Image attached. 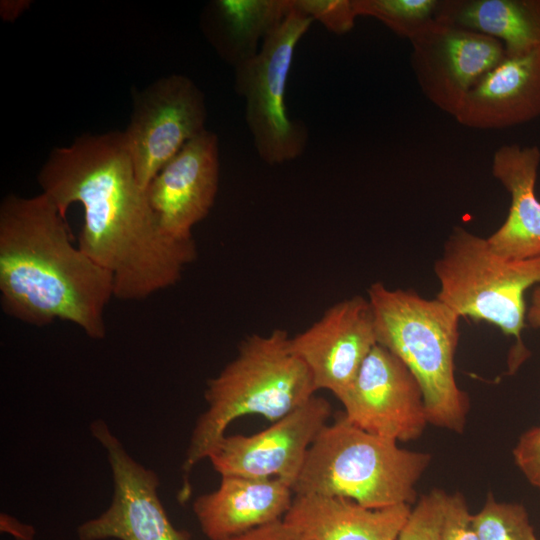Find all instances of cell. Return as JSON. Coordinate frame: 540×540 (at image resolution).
Returning <instances> with one entry per match:
<instances>
[{
    "mask_svg": "<svg viewBox=\"0 0 540 540\" xmlns=\"http://www.w3.org/2000/svg\"><path fill=\"white\" fill-rule=\"evenodd\" d=\"M38 182L62 216L74 203L83 207L78 246L112 274L120 300L175 285L196 259L194 239L176 240L161 229L122 131L82 135L53 149Z\"/></svg>",
    "mask_w": 540,
    "mask_h": 540,
    "instance_id": "1",
    "label": "cell"
},
{
    "mask_svg": "<svg viewBox=\"0 0 540 540\" xmlns=\"http://www.w3.org/2000/svg\"><path fill=\"white\" fill-rule=\"evenodd\" d=\"M112 274L71 242L65 217L44 193L6 196L0 205V300L24 323L70 322L88 337L106 335Z\"/></svg>",
    "mask_w": 540,
    "mask_h": 540,
    "instance_id": "2",
    "label": "cell"
},
{
    "mask_svg": "<svg viewBox=\"0 0 540 540\" xmlns=\"http://www.w3.org/2000/svg\"><path fill=\"white\" fill-rule=\"evenodd\" d=\"M290 340L281 329L251 335L241 343L237 356L208 380L207 408L194 425L182 464L179 501L190 495L194 467L208 458L234 420L258 415L273 423L315 395L312 375L293 352Z\"/></svg>",
    "mask_w": 540,
    "mask_h": 540,
    "instance_id": "3",
    "label": "cell"
},
{
    "mask_svg": "<svg viewBox=\"0 0 540 540\" xmlns=\"http://www.w3.org/2000/svg\"><path fill=\"white\" fill-rule=\"evenodd\" d=\"M377 344L397 356L418 381L428 422L462 432L469 399L456 382L460 316L441 300L381 282L367 292Z\"/></svg>",
    "mask_w": 540,
    "mask_h": 540,
    "instance_id": "4",
    "label": "cell"
},
{
    "mask_svg": "<svg viewBox=\"0 0 540 540\" xmlns=\"http://www.w3.org/2000/svg\"><path fill=\"white\" fill-rule=\"evenodd\" d=\"M430 460V454L400 448L342 414L313 441L293 491L343 497L373 509L411 505Z\"/></svg>",
    "mask_w": 540,
    "mask_h": 540,
    "instance_id": "5",
    "label": "cell"
},
{
    "mask_svg": "<svg viewBox=\"0 0 540 540\" xmlns=\"http://www.w3.org/2000/svg\"><path fill=\"white\" fill-rule=\"evenodd\" d=\"M434 272L440 286L437 299L460 317L489 322L522 346L524 294L540 285V257H504L487 238L456 226L434 263Z\"/></svg>",
    "mask_w": 540,
    "mask_h": 540,
    "instance_id": "6",
    "label": "cell"
},
{
    "mask_svg": "<svg viewBox=\"0 0 540 540\" xmlns=\"http://www.w3.org/2000/svg\"><path fill=\"white\" fill-rule=\"evenodd\" d=\"M313 21L292 0L291 9L267 34L258 53L234 67L235 90L245 100L255 150L269 165L295 160L308 143V129L290 117L285 96L295 49Z\"/></svg>",
    "mask_w": 540,
    "mask_h": 540,
    "instance_id": "7",
    "label": "cell"
},
{
    "mask_svg": "<svg viewBox=\"0 0 540 540\" xmlns=\"http://www.w3.org/2000/svg\"><path fill=\"white\" fill-rule=\"evenodd\" d=\"M206 119L205 95L185 75L162 77L135 96L123 133L143 188L189 141L207 130Z\"/></svg>",
    "mask_w": 540,
    "mask_h": 540,
    "instance_id": "8",
    "label": "cell"
},
{
    "mask_svg": "<svg viewBox=\"0 0 540 540\" xmlns=\"http://www.w3.org/2000/svg\"><path fill=\"white\" fill-rule=\"evenodd\" d=\"M90 432L103 447L111 469L113 496L99 516L77 528L79 540H190V534L170 521L158 489L157 473L135 460L102 419Z\"/></svg>",
    "mask_w": 540,
    "mask_h": 540,
    "instance_id": "9",
    "label": "cell"
},
{
    "mask_svg": "<svg viewBox=\"0 0 540 540\" xmlns=\"http://www.w3.org/2000/svg\"><path fill=\"white\" fill-rule=\"evenodd\" d=\"M331 413L330 403L314 395L258 433L224 435L207 459L221 476L279 478L293 487Z\"/></svg>",
    "mask_w": 540,
    "mask_h": 540,
    "instance_id": "10",
    "label": "cell"
},
{
    "mask_svg": "<svg viewBox=\"0 0 540 540\" xmlns=\"http://www.w3.org/2000/svg\"><path fill=\"white\" fill-rule=\"evenodd\" d=\"M410 43V62L422 93L453 117L468 92L506 56L496 38L438 19Z\"/></svg>",
    "mask_w": 540,
    "mask_h": 540,
    "instance_id": "11",
    "label": "cell"
},
{
    "mask_svg": "<svg viewBox=\"0 0 540 540\" xmlns=\"http://www.w3.org/2000/svg\"><path fill=\"white\" fill-rule=\"evenodd\" d=\"M339 401L352 424L396 442L417 439L429 423L418 381L397 356L379 344Z\"/></svg>",
    "mask_w": 540,
    "mask_h": 540,
    "instance_id": "12",
    "label": "cell"
},
{
    "mask_svg": "<svg viewBox=\"0 0 540 540\" xmlns=\"http://www.w3.org/2000/svg\"><path fill=\"white\" fill-rule=\"evenodd\" d=\"M290 343L309 369L316 389L328 390L340 400L377 345L368 298L354 296L334 304Z\"/></svg>",
    "mask_w": 540,
    "mask_h": 540,
    "instance_id": "13",
    "label": "cell"
},
{
    "mask_svg": "<svg viewBox=\"0 0 540 540\" xmlns=\"http://www.w3.org/2000/svg\"><path fill=\"white\" fill-rule=\"evenodd\" d=\"M219 142L205 130L189 141L151 180L147 196L161 229L191 240L193 227L210 212L219 184Z\"/></svg>",
    "mask_w": 540,
    "mask_h": 540,
    "instance_id": "14",
    "label": "cell"
},
{
    "mask_svg": "<svg viewBox=\"0 0 540 540\" xmlns=\"http://www.w3.org/2000/svg\"><path fill=\"white\" fill-rule=\"evenodd\" d=\"M540 116V48L506 57L468 92L454 115L464 127L504 129Z\"/></svg>",
    "mask_w": 540,
    "mask_h": 540,
    "instance_id": "15",
    "label": "cell"
},
{
    "mask_svg": "<svg viewBox=\"0 0 540 540\" xmlns=\"http://www.w3.org/2000/svg\"><path fill=\"white\" fill-rule=\"evenodd\" d=\"M294 498L279 478L221 476L219 486L198 496L193 512L209 540H226L283 519Z\"/></svg>",
    "mask_w": 540,
    "mask_h": 540,
    "instance_id": "16",
    "label": "cell"
},
{
    "mask_svg": "<svg viewBox=\"0 0 540 540\" xmlns=\"http://www.w3.org/2000/svg\"><path fill=\"white\" fill-rule=\"evenodd\" d=\"M540 149L506 144L492 157V174L510 194L504 223L487 241L494 251L511 259L540 257V201L535 193Z\"/></svg>",
    "mask_w": 540,
    "mask_h": 540,
    "instance_id": "17",
    "label": "cell"
},
{
    "mask_svg": "<svg viewBox=\"0 0 540 540\" xmlns=\"http://www.w3.org/2000/svg\"><path fill=\"white\" fill-rule=\"evenodd\" d=\"M411 508L373 509L343 498L295 494L283 521L307 540H398Z\"/></svg>",
    "mask_w": 540,
    "mask_h": 540,
    "instance_id": "18",
    "label": "cell"
},
{
    "mask_svg": "<svg viewBox=\"0 0 540 540\" xmlns=\"http://www.w3.org/2000/svg\"><path fill=\"white\" fill-rule=\"evenodd\" d=\"M437 19L496 38L506 57L540 48V0H441Z\"/></svg>",
    "mask_w": 540,
    "mask_h": 540,
    "instance_id": "19",
    "label": "cell"
},
{
    "mask_svg": "<svg viewBox=\"0 0 540 540\" xmlns=\"http://www.w3.org/2000/svg\"><path fill=\"white\" fill-rule=\"evenodd\" d=\"M291 6L292 0H215L207 7L204 29L219 55L236 67L258 53Z\"/></svg>",
    "mask_w": 540,
    "mask_h": 540,
    "instance_id": "20",
    "label": "cell"
},
{
    "mask_svg": "<svg viewBox=\"0 0 540 540\" xmlns=\"http://www.w3.org/2000/svg\"><path fill=\"white\" fill-rule=\"evenodd\" d=\"M440 3L441 0H353L357 16L375 18L409 41L437 20Z\"/></svg>",
    "mask_w": 540,
    "mask_h": 540,
    "instance_id": "21",
    "label": "cell"
},
{
    "mask_svg": "<svg viewBox=\"0 0 540 540\" xmlns=\"http://www.w3.org/2000/svg\"><path fill=\"white\" fill-rule=\"evenodd\" d=\"M480 540H538L523 505L497 501L492 494L473 515Z\"/></svg>",
    "mask_w": 540,
    "mask_h": 540,
    "instance_id": "22",
    "label": "cell"
},
{
    "mask_svg": "<svg viewBox=\"0 0 540 540\" xmlns=\"http://www.w3.org/2000/svg\"><path fill=\"white\" fill-rule=\"evenodd\" d=\"M444 493L435 489L419 498L398 540H440Z\"/></svg>",
    "mask_w": 540,
    "mask_h": 540,
    "instance_id": "23",
    "label": "cell"
},
{
    "mask_svg": "<svg viewBox=\"0 0 540 540\" xmlns=\"http://www.w3.org/2000/svg\"><path fill=\"white\" fill-rule=\"evenodd\" d=\"M295 5L320 22L328 31L343 35L350 32L358 17L353 0H294Z\"/></svg>",
    "mask_w": 540,
    "mask_h": 540,
    "instance_id": "24",
    "label": "cell"
},
{
    "mask_svg": "<svg viewBox=\"0 0 540 540\" xmlns=\"http://www.w3.org/2000/svg\"><path fill=\"white\" fill-rule=\"evenodd\" d=\"M440 540H480L466 500L460 493H444Z\"/></svg>",
    "mask_w": 540,
    "mask_h": 540,
    "instance_id": "25",
    "label": "cell"
},
{
    "mask_svg": "<svg viewBox=\"0 0 540 540\" xmlns=\"http://www.w3.org/2000/svg\"><path fill=\"white\" fill-rule=\"evenodd\" d=\"M513 456L526 479L540 488V426L522 434L513 450Z\"/></svg>",
    "mask_w": 540,
    "mask_h": 540,
    "instance_id": "26",
    "label": "cell"
},
{
    "mask_svg": "<svg viewBox=\"0 0 540 540\" xmlns=\"http://www.w3.org/2000/svg\"><path fill=\"white\" fill-rule=\"evenodd\" d=\"M226 540H307L282 519Z\"/></svg>",
    "mask_w": 540,
    "mask_h": 540,
    "instance_id": "27",
    "label": "cell"
},
{
    "mask_svg": "<svg viewBox=\"0 0 540 540\" xmlns=\"http://www.w3.org/2000/svg\"><path fill=\"white\" fill-rule=\"evenodd\" d=\"M0 530L16 540H33L36 534V530L32 525L26 524L7 513H1L0 515Z\"/></svg>",
    "mask_w": 540,
    "mask_h": 540,
    "instance_id": "28",
    "label": "cell"
},
{
    "mask_svg": "<svg viewBox=\"0 0 540 540\" xmlns=\"http://www.w3.org/2000/svg\"><path fill=\"white\" fill-rule=\"evenodd\" d=\"M526 321L532 328H540V285L531 296V302L526 312Z\"/></svg>",
    "mask_w": 540,
    "mask_h": 540,
    "instance_id": "29",
    "label": "cell"
},
{
    "mask_svg": "<svg viewBox=\"0 0 540 540\" xmlns=\"http://www.w3.org/2000/svg\"><path fill=\"white\" fill-rule=\"evenodd\" d=\"M0 5V12L4 20L13 21L16 19L27 7L28 1H2Z\"/></svg>",
    "mask_w": 540,
    "mask_h": 540,
    "instance_id": "30",
    "label": "cell"
}]
</instances>
